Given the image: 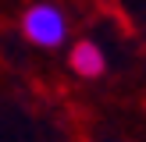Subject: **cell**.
Masks as SVG:
<instances>
[{
    "label": "cell",
    "mask_w": 146,
    "mask_h": 142,
    "mask_svg": "<svg viewBox=\"0 0 146 142\" xmlns=\"http://www.w3.org/2000/svg\"><path fill=\"white\" fill-rule=\"evenodd\" d=\"M21 32H25V39L32 46L54 50L68 36V18H64V11L57 4H32L21 14Z\"/></svg>",
    "instance_id": "cell-1"
},
{
    "label": "cell",
    "mask_w": 146,
    "mask_h": 142,
    "mask_svg": "<svg viewBox=\"0 0 146 142\" xmlns=\"http://www.w3.org/2000/svg\"><path fill=\"white\" fill-rule=\"evenodd\" d=\"M68 64H71V71H75L78 78H100L107 71V57H104V50H100L93 39L75 43L71 53H68Z\"/></svg>",
    "instance_id": "cell-2"
}]
</instances>
